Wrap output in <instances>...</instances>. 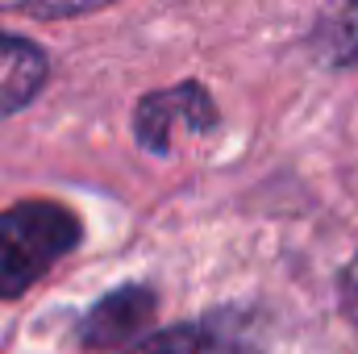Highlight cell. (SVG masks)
Masks as SVG:
<instances>
[{"label": "cell", "mask_w": 358, "mask_h": 354, "mask_svg": "<svg viewBox=\"0 0 358 354\" xmlns=\"http://www.w3.org/2000/svg\"><path fill=\"white\" fill-rule=\"evenodd\" d=\"M84 238L80 217L59 200H21L0 213V300L25 296Z\"/></svg>", "instance_id": "cell-1"}, {"label": "cell", "mask_w": 358, "mask_h": 354, "mask_svg": "<svg viewBox=\"0 0 358 354\" xmlns=\"http://www.w3.org/2000/svg\"><path fill=\"white\" fill-rule=\"evenodd\" d=\"M217 104L204 84H176V88L150 92L134 108V134L138 146L150 155H171L176 138L187 134H208L217 129Z\"/></svg>", "instance_id": "cell-2"}, {"label": "cell", "mask_w": 358, "mask_h": 354, "mask_svg": "<svg viewBox=\"0 0 358 354\" xmlns=\"http://www.w3.org/2000/svg\"><path fill=\"white\" fill-rule=\"evenodd\" d=\"M150 321H155V292L142 283H125L88 309V317L80 321V342L88 351H113L134 342Z\"/></svg>", "instance_id": "cell-3"}, {"label": "cell", "mask_w": 358, "mask_h": 354, "mask_svg": "<svg viewBox=\"0 0 358 354\" xmlns=\"http://www.w3.org/2000/svg\"><path fill=\"white\" fill-rule=\"evenodd\" d=\"M46 80H50V63H46L42 46L0 29V117L21 113L46 88Z\"/></svg>", "instance_id": "cell-4"}, {"label": "cell", "mask_w": 358, "mask_h": 354, "mask_svg": "<svg viewBox=\"0 0 358 354\" xmlns=\"http://www.w3.org/2000/svg\"><path fill=\"white\" fill-rule=\"evenodd\" d=\"M129 354H246V346L229 325L187 321V325H171L163 334L142 338Z\"/></svg>", "instance_id": "cell-5"}, {"label": "cell", "mask_w": 358, "mask_h": 354, "mask_svg": "<svg viewBox=\"0 0 358 354\" xmlns=\"http://www.w3.org/2000/svg\"><path fill=\"white\" fill-rule=\"evenodd\" d=\"M313 46L329 67H358V0H329L321 8Z\"/></svg>", "instance_id": "cell-6"}, {"label": "cell", "mask_w": 358, "mask_h": 354, "mask_svg": "<svg viewBox=\"0 0 358 354\" xmlns=\"http://www.w3.org/2000/svg\"><path fill=\"white\" fill-rule=\"evenodd\" d=\"M117 0H0L4 13H21V17H38V21H63V17H84L96 8H108Z\"/></svg>", "instance_id": "cell-7"}, {"label": "cell", "mask_w": 358, "mask_h": 354, "mask_svg": "<svg viewBox=\"0 0 358 354\" xmlns=\"http://www.w3.org/2000/svg\"><path fill=\"white\" fill-rule=\"evenodd\" d=\"M342 313L350 317V325L358 330V255L342 271Z\"/></svg>", "instance_id": "cell-8"}]
</instances>
